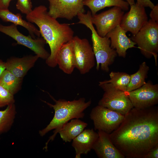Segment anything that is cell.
Wrapping results in <instances>:
<instances>
[{"mask_svg":"<svg viewBox=\"0 0 158 158\" xmlns=\"http://www.w3.org/2000/svg\"><path fill=\"white\" fill-rule=\"evenodd\" d=\"M116 147L126 158H144L158 145V108L132 109L109 134Z\"/></svg>","mask_w":158,"mask_h":158,"instance_id":"cell-1","label":"cell"},{"mask_svg":"<svg viewBox=\"0 0 158 158\" xmlns=\"http://www.w3.org/2000/svg\"><path fill=\"white\" fill-rule=\"evenodd\" d=\"M27 21L35 24L39 28L40 34L49 47L50 54L46 60L49 66L54 68L57 65L56 58L58 52L64 44L71 40L74 32L69 24L60 23L56 19L50 16L44 5L35 7L27 15Z\"/></svg>","mask_w":158,"mask_h":158,"instance_id":"cell-2","label":"cell"},{"mask_svg":"<svg viewBox=\"0 0 158 158\" xmlns=\"http://www.w3.org/2000/svg\"><path fill=\"white\" fill-rule=\"evenodd\" d=\"M48 94L54 102L55 104L42 101L54 109V116L48 125L39 132L40 136L42 137L50 130L54 129V134L49 137L43 148L46 151L47 150L49 142L54 140L63 126L72 119L83 118L85 116L84 111L92 103L91 99L86 102L84 98L71 101L61 99L57 100Z\"/></svg>","mask_w":158,"mask_h":158,"instance_id":"cell-3","label":"cell"},{"mask_svg":"<svg viewBox=\"0 0 158 158\" xmlns=\"http://www.w3.org/2000/svg\"><path fill=\"white\" fill-rule=\"evenodd\" d=\"M77 16L79 20L77 23L85 25L91 31L92 47L96 60V69L98 70L100 66L102 70L108 72L109 66L118 55L116 50L111 47L110 39L106 36L102 37L98 34L92 22L91 11L79 14Z\"/></svg>","mask_w":158,"mask_h":158,"instance_id":"cell-4","label":"cell"},{"mask_svg":"<svg viewBox=\"0 0 158 158\" xmlns=\"http://www.w3.org/2000/svg\"><path fill=\"white\" fill-rule=\"evenodd\" d=\"M130 39L138 46L146 58L153 56L156 65L158 52V23L150 19Z\"/></svg>","mask_w":158,"mask_h":158,"instance_id":"cell-5","label":"cell"},{"mask_svg":"<svg viewBox=\"0 0 158 158\" xmlns=\"http://www.w3.org/2000/svg\"><path fill=\"white\" fill-rule=\"evenodd\" d=\"M99 85L104 92L98 105L124 116L133 107L124 92L104 81L99 82Z\"/></svg>","mask_w":158,"mask_h":158,"instance_id":"cell-6","label":"cell"},{"mask_svg":"<svg viewBox=\"0 0 158 158\" xmlns=\"http://www.w3.org/2000/svg\"><path fill=\"white\" fill-rule=\"evenodd\" d=\"M0 32L12 38L17 42V44L25 46L33 51L36 55L42 59H47L50 55L45 48L47 43L43 38H32L21 33L17 28V25L13 24L9 26H4L0 24Z\"/></svg>","mask_w":158,"mask_h":158,"instance_id":"cell-7","label":"cell"},{"mask_svg":"<svg viewBox=\"0 0 158 158\" xmlns=\"http://www.w3.org/2000/svg\"><path fill=\"white\" fill-rule=\"evenodd\" d=\"M90 117L95 130L110 134L119 126L124 115L98 105L92 109Z\"/></svg>","mask_w":158,"mask_h":158,"instance_id":"cell-8","label":"cell"},{"mask_svg":"<svg viewBox=\"0 0 158 158\" xmlns=\"http://www.w3.org/2000/svg\"><path fill=\"white\" fill-rule=\"evenodd\" d=\"M76 60V68L81 74L90 71L95 64L92 47L86 38L74 36L72 40Z\"/></svg>","mask_w":158,"mask_h":158,"instance_id":"cell-9","label":"cell"},{"mask_svg":"<svg viewBox=\"0 0 158 158\" xmlns=\"http://www.w3.org/2000/svg\"><path fill=\"white\" fill-rule=\"evenodd\" d=\"M125 93L130 101L133 107L143 109L150 107L158 103V84L150 82L140 87Z\"/></svg>","mask_w":158,"mask_h":158,"instance_id":"cell-10","label":"cell"},{"mask_svg":"<svg viewBox=\"0 0 158 158\" xmlns=\"http://www.w3.org/2000/svg\"><path fill=\"white\" fill-rule=\"evenodd\" d=\"M49 2V14L56 19L72 20L85 10L83 0H47Z\"/></svg>","mask_w":158,"mask_h":158,"instance_id":"cell-11","label":"cell"},{"mask_svg":"<svg viewBox=\"0 0 158 158\" xmlns=\"http://www.w3.org/2000/svg\"><path fill=\"white\" fill-rule=\"evenodd\" d=\"M124 12L121 8H113L99 14L92 15L91 21L96 28L97 32L101 37H104L110 31L120 25Z\"/></svg>","mask_w":158,"mask_h":158,"instance_id":"cell-12","label":"cell"},{"mask_svg":"<svg viewBox=\"0 0 158 158\" xmlns=\"http://www.w3.org/2000/svg\"><path fill=\"white\" fill-rule=\"evenodd\" d=\"M130 6L129 11L124 14L120 26L126 31L136 35L148 21L145 7L137 2Z\"/></svg>","mask_w":158,"mask_h":158,"instance_id":"cell-13","label":"cell"},{"mask_svg":"<svg viewBox=\"0 0 158 158\" xmlns=\"http://www.w3.org/2000/svg\"><path fill=\"white\" fill-rule=\"evenodd\" d=\"M98 137L92 149L100 158H125V156L112 143L109 134L98 130Z\"/></svg>","mask_w":158,"mask_h":158,"instance_id":"cell-14","label":"cell"},{"mask_svg":"<svg viewBox=\"0 0 158 158\" xmlns=\"http://www.w3.org/2000/svg\"><path fill=\"white\" fill-rule=\"evenodd\" d=\"M126 31L118 25L109 32L106 36L110 40L111 47L116 50L117 55L126 57L127 50L135 47L136 43L126 35Z\"/></svg>","mask_w":158,"mask_h":158,"instance_id":"cell-15","label":"cell"},{"mask_svg":"<svg viewBox=\"0 0 158 158\" xmlns=\"http://www.w3.org/2000/svg\"><path fill=\"white\" fill-rule=\"evenodd\" d=\"M39 58L36 55H27L21 58L11 57L5 62L6 69L17 77L23 78Z\"/></svg>","mask_w":158,"mask_h":158,"instance_id":"cell-16","label":"cell"},{"mask_svg":"<svg viewBox=\"0 0 158 158\" xmlns=\"http://www.w3.org/2000/svg\"><path fill=\"white\" fill-rule=\"evenodd\" d=\"M98 137L93 129H84L72 140V146L75 152V158H80L82 154H87L92 149Z\"/></svg>","mask_w":158,"mask_h":158,"instance_id":"cell-17","label":"cell"},{"mask_svg":"<svg viewBox=\"0 0 158 158\" xmlns=\"http://www.w3.org/2000/svg\"><path fill=\"white\" fill-rule=\"evenodd\" d=\"M57 64L65 73L71 74L76 68V60L72 40L63 44L56 58Z\"/></svg>","mask_w":158,"mask_h":158,"instance_id":"cell-18","label":"cell"},{"mask_svg":"<svg viewBox=\"0 0 158 158\" xmlns=\"http://www.w3.org/2000/svg\"><path fill=\"white\" fill-rule=\"evenodd\" d=\"M0 18L4 21L11 22L16 25L24 27L28 30L29 35L34 39L40 36L39 30L32 23L23 19L20 13L15 14L8 9H0Z\"/></svg>","mask_w":158,"mask_h":158,"instance_id":"cell-19","label":"cell"},{"mask_svg":"<svg viewBox=\"0 0 158 158\" xmlns=\"http://www.w3.org/2000/svg\"><path fill=\"white\" fill-rule=\"evenodd\" d=\"M88 124L79 118H73L64 124L59 132L63 140L70 142L81 133Z\"/></svg>","mask_w":158,"mask_h":158,"instance_id":"cell-20","label":"cell"},{"mask_svg":"<svg viewBox=\"0 0 158 158\" xmlns=\"http://www.w3.org/2000/svg\"><path fill=\"white\" fill-rule=\"evenodd\" d=\"M83 4L89 8L92 15L106 7L117 6L123 11L128 9L129 5L123 0H83Z\"/></svg>","mask_w":158,"mask_h":158,"instance_id":"cell-21","label":"cell"},{"mask_svg":"<svg viewBox=\"0 0 158 158\" xmlns=\"http://www.w3.org/2000/svg\"><path fill=\"white\" fill-rule=\"evenodd\" d=\"M16 113L14 103L8 105L4 110L0 111V135L7 132L11 129Z\"/></svg>","mask_w":158,"mask_h":158,"instance_id":"cell-22","label":"cell"},{"mask_svg":"<svg viewBox=\"0 0 158 158\" xmlns=\"http://www.w3.org/2000/svg\"><path fill=\"white\" fill-rule=\"evenodd\" d=\"M23 78L16 76L5 69L0 76V84L14 95L20 90Z\"/></svg>","mask_w":158,"mask_h":158,"instance_id":"cell-23","label":"cell"},{"mask_svg":"<svg viewBox=\"0 0 158 158\" xmlns=\"http://www.w3.org/2000/svg\"><path fill=\"white\" fill-rule=\"evenodd\" d=\"M149 70V67L145 61L139 66L138 70L130 75V81L126 88V92H130L141 87L146 82L145 79Z\"/></svg>","mask_w":158,"mask_h":158,"instance_id":"cell-24","label":"cell"},{"mask_svg":"<svg viewBox=\"0 0 158 158\" xmlns=\"http://www.w3.org/2000/svg\"><path fill=\"white\" fill-rule=\"evenodd\" d=\"M110 79L104 80L111 83L116 88L126 92L130 81V75L126 73L111 71L109 74Z\"/></svg>","mask_w":158,"mask_h":158,"instance_id":"cell-25","label":"cell"},{"mask_svg":"<svg viewBox=\"0 0 158 158\" xmlns=\"http://www.w3.org/2000/svg\"><path fill=\"white\" fill-rule=\"evenodd\" d=\"M14 95L0 84V107L14 103Z\"/></svg>","mask_w":158,"mask_h":158,"instance_id":"cell-26","label":"cell"},{"mask_svg":"<svg viewBox=\"0 0 158 158\" xmlns=\"http://www.w3.org/2000/svg\"><path fill=\"white\" fill-rule=\"evenodd\" d=\"M16 6L17 9L26 15L30 13L32 11L31 0H17Z\"/></svg>","mask_w":158,"mask_h":158,"instance_id":"cell-27","label":"cell"},{"mask_svg":"<svg viewBox=\"0 0 158 158\" xmlns=\"http://www.w3.org/2000/svg\"><path fill=\"white\" fill-rule=\"evenodd\" d=\"M128 2L130 6L134 4L135 0H123ZM138 4L144 7H149L152 9L154 5L150 0H136Z\"/></svg>","mask_w":158,"mask_h":158,"instance_id":"cell-28","label":"cell"},{"mask_svg":"<svg viewBox=\"0 0 158 158\" xmlns=\"http://www.w3.org/2000/svg\"><path fill=\"white\" fill-rule=\"evenodd\" d=\"M144 158H158V145L151 149Z\"/></svg>","mask_w":158,"mask_h":158,"instance_id":"cell-29","label":"cell"},{"mask_svg":"<svg viewBox=\"0 0 158 158\" xmlns=\"http://www.w3.org/2000/svg\"><path fill=\"white\" fill-rule=\"evenodd\" d=\"M151 19L158 23V5H154L150 14Z\"/></svg>","mask_w":158,"mask_h":158,"instance_id":"cell-30","label":"cell"},{"mask_svg":"<svg viewBox=\"0 0 158 158\" xmlns=\"http://www.w3.org/2000/svg\"><path fill=\"white\" fill-rule=\"evenodd\" d=\"M13 0H0V9H8L10 2Z\"/></svg>","mask_w":158,"mask_h":158,"instance_id":"cell-31","label":"cell"},{"mask_svg":"<svg viewBox=\"0 0 158 158\" xmlns=\"http://www.w3.org/2000/svg\"><path fill=\"white\" fill-rule=\"evenodd\" d=\"M5 69H6L5 62L0 59V76Z\"/></svg>","mask_w":158,"mask_h":158,"instance_id":"cell-32","label":"cell"}]
</instances>
